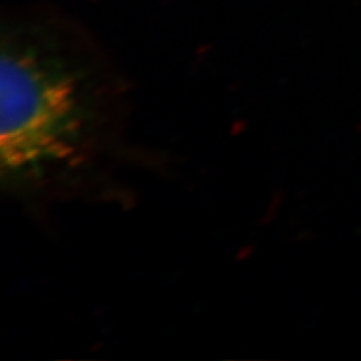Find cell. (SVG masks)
<instances>
[{
    "label": "cell",
    "mask_w": 361,
    "mask_h": 361,
    "mask_svg": "<svg viewBox=\"0 0 361 361\" xmlns=\"http://www.w3.org/2000/svg\"><path fill=\"white\" fill-rule=\"evenodd\" d=\"M0 186L27 204L90 188L116 159L128 84L84 27L47 8L4 17Z\"/></svg>",
    "instance_id": "6da1fadb"
}]
</instances>
